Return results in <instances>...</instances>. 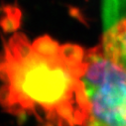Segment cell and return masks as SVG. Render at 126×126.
Returning <instances> with one entry per match:
<instances>
[{
    "label": "cell",
    "mask_w": 126,
    "mask_h": 126,
    "mask_svg": "<svg viewBox=\"0 0 126 126\" xmlns=\"http://www.w3.org/2000/svg\"><path fill=\"white\" fill-rule=\"evenodd\" d=\"M85 51L48 36L30 42L14 35L0 56V103L13 114L34 116L44 126H83Z\"/></svg>",
    "instance_id": "1"
},
{
    "label": "cell",
    "mask_w": 126,
    "mask_h": 126,
    "mask_svg": "<svg viewBox=\"0 0 126 126\" xmlns=\"http://www.w3.org/2000/svg\"><path fill=\"white\" fill-rule=\"evenodd\" d=\"M103 26L104 54L126 71V0H103Z\"/></svg>",
    "instance_id": "3"
},
{
    "label": "cell",
    "mask_w": 126,
    "mask_h": 126,
    "mask_svg": "<svg viewBox=\"0 0 126 126\" xmlns=\"http://www.w3.org/2000/svg\"><path fill=\"white\" fill-rule=\"evenodd\" d=\"M83 126H126V72L97 45L85 51Z\"/></svg>",
    "instance_id": "2"
}]
</instances>
